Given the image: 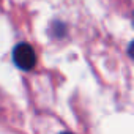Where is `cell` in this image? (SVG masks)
I'll use <instances>...</instances> for the list:
<instances>
[{"label": "cell", "instance_id": "1", "mask_svg": "<svg viewBox=\"0 0 134 134\" xmlns=\"http://www.w3.org/2000/svg\"><path fill=\"white\" fill-rule=\"evenodd\" d=\"M13 60L18 68L30 71L36 65V54L29 43H19L13 51Z\"/></svg>", "mask_w": 134, "mask_h": 134}, {"label": "cell", "instance_id": "2", "mask_svg": "<svg viewBox=\"0 0 134 134\" xmlns=\"http://www.w3.org/2000/svg\"><path fill=\"white\" fill-rule=\"evenodd\" d=\"M60 134H73V132H68V131H65V132H60Z\"/></svg>", "mask_w": 134, "mask_h": 134}]
</instances>
